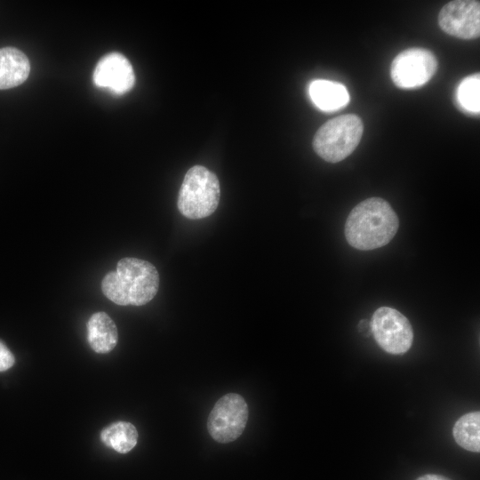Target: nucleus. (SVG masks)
<instances>
[{
  "label": "nucleus",
  "mask_w": 480,
  "mask_h": 480,
  "mask_svg": "<svg viewBox=\"0 0 480 480\" xmlns=\"http://www.w3.org/2000/svg\"><path fill=\"white\" fill-rule=\"evenodd\" d=\"M248 405L236 393L221 396L214 404L207 420V429L213 440L227 444L236 440L248 421Z\"/></svg>",
  "instance_id": "39448f33"
},
{
  "label": "nucleus",
  "mask_w": 480,
  "mask_h": 480,
  "mask_svg": "<svg viewBox=\"0 0 480 480\" xmlns=\"http://www.w3.org/2000/svg\"><path fill=\"white\" fill-rule=\"evenodd\" d=\"M87 340L96 353L106 354L117 344V328L111 317L105 312H96L87 322Z\"/></svg>",
  "instance_id": "9b49d317"
},
{
  "label": "nucleus",
  "mask_w": 480,
  "mask_h": 480,
  "mask_svg": "<svg viewBox=\"0 0 480 480\" xmlns=\"http://www.w3.org/2000/svg\"><path fill=\"white\" fill-rule=\"evenodd\" d=\"M456 101L461 109L471 114L480 112V76L478 73L463 78L456 90Z\"/></svg>",
  "instance_id": "2eb2a0df"
},
{
  "label": "nucleus",
  "mask_w": 480,
  "mask_h": 480,
  "mask_svg": "<svg viewBox=\"0 0 480 480\" xmlns=\"http://www.w3.org/2000/svg\"><path fill=\"white\" fill-rule=\"evenodd\" d=\"M363 132L364 124L358 116L347 114L334 117L317 130L313 148L326 162H340L356 148Z\"/></svg>",
  "instance_id": "20e7f679"
},
{
  "label": "nucleus",
  "mask_w": 480,
  "mask_h": 480,
  "mask_svg": "<svg viewBox=\"0 0 480 480\" xmlns=\"http://www.w3.org/2000/svg\"><path fill=\"white\" fill-rule=\"evenodd\" d=\"M416 480H451L450 478L436 474H426L419 476Z\"/></svg>",
  "instance_id": "f3484780"
},
{
  "label": "nucleus",
  "mask_w": 480,
  "mask_h": 480,
  "mask_svg": "<svg viewBox=\"0 0 480 480\" xmlns=\"http://www.w3.org/2000/svg\"><path fill=\"white\" fill-rule=\"evenodd\" d=\"M14 356L9 348L0 340V372L10 369L14 364Z\"/></svg>",
  "instance_id": "dca6fc26"
},
{
  "label": "nucleus",
  "mask_w": 480,
  "mask_h": 480,
  "mask_svg": "<svg viewBox=\"0 0 480 480\" xmlns=\"http://www.w3.org/2000/svg\"><path fill=\"white\" fill-rule=\"evenodd\" d=\"M308 92L313 103L325 112H332L344 108L350 99L345 85L324 79L311 82Z\"/></svg>",
  "instance_id": "f8f14e48"
},
{
  "label": "nucleus",
  "mask_w": 480,
  "mask_h": 480,
  "mask_svg": "<svg viewBox=\"0 0 480 480\" xmlns=\"http://www.w3.org/2000/svg\"><path fill=\"white\" fill-rule=\"evenodd\" d=\"M220 196V182L215 173L204 166L195 165L188 169L183 179L177 206L188 219H204L215 212Z\"/></svg>",
  "instance_id": "7ed1b4c3"
},
{
  "label": "nucleus",
  "mask_w": 480,
  "mask_h": 480,
  "mask_svg": "<svg viewBox=\"0 0 480 480\" xmlns=\"http://www.w3.org/2000/svg\"><path fill=\"white\" fill-rule=\"evenodd\" d=\"M438 24L446 34L474 39L480 35V3L476 0H456L443 6Z\"/></svg>",
  "instance_id": "6e6552de"
},
{
  "label": "nucleus",
  "mask_w": 480,
  "mask_h": 480,
  "mask_svg": "<svg viewBox=\"0 0 480 480\" xmlns=\"http://www.w3.org/2000/svg\"><path fill=\"white\" fill-rule=\"evenodd\" d=\"M398 227V217L391 205L380 197H370L352 209L344 233L352 247L370 251L388 244Z\"/></svg>",
  "instance_id": "f257e3e1"
},
{
  "label": "nucleus",
  "mask_w": 480,
  "mask_h": 480,
  "mask_svg": "<svg viewBox=\"0 0 480 480\" xmlns=\"http://www.w3.org/2000/svg\"><path fill=\"white\" fill-rule=\"evenodd\" d=\"M102 443L119 453H127L138 442L136 428L127 421H117L105 428L100 433Z\"/></svg>",
  "instance_id": "ddd939ff"
},
{
  "label": "nucleus",
  "mask_w": 480,
  "mask_h": 480,
  "mask_svg": "<svg viewBox=\"0 0 480 480\" xmlns=\"http://www.w3.org/2000/svg\"><path fill=\"white\" fill-rule=\"evenodd\" d=\"M92 78L96 86L107 88L117 95L129 92L135 83L132 66L119 52H111L101 58L94 68Z\"/></svg>",
  "instance_id": "1a4fd4ad"
},
{
  "label": "nucleus",
  "mask_w": 480,
  "mask_h": 480,
  "mask_svg": "<svg viewBox=\"0 0 480 480\" xmlns=\"http://www.w3.org/2000/svg\"><path fill=\"white\" fill-rule=\"evenodd\" d=\"M455 442L463 449L479 452L480 451V413L471 412L462 415L452 428Z\"/></svg>",
  "instance_id": "4468645a"
},
{
  "label": "nucleus",
  "mask_w": 480,
  "mask_h": 480,
  "mask_svg": "<svg viewBox=\"0 0 480 480\" xmlns=\"http://www.w3.org/2000/svg\"><path fill=\"white\" fill-rule=\"evenodd\" d=\"M159 274L150 262L137 258H123L115 271L101 282L105 296L120 306H142L158 292Z\"/></svg>",
  "instance_id": "f03ea898"
},
{
  "label": "nucleus",
  "mask_w": 480,
  "mask_h": 480,
  "mask_svg": "<svg viewBox=\"0 0 480 480\" xmlns=\"http://www.w3.org/2000/svg\"><path fill=\"white\" fill-rule=\"evenodd\" d=\"M371 328L378 345L387 353L402 355L412 345L413 330L398 310L380 307L372 315Z\"/></svg>",
  "instance_id": "423d86ee"
},
{
  "label": "nucleus",
  "mask_w": 480,
  "mask_h": 480,
  "mask_svg": "<svg viewBox=\"0 0 480 480\" xmlns=\"http://www.w3.org/2000/svg\"><path fill=\"white\" fill-rule=\"evenodd\" d=\"M434 53L425 48H408L399 52L390 67L393 83L402 89H414L427 84L437 69Z\"/></svg>",
  "instance_id": "0eeeda50"
},
{
  "label": "nucleus",
  "mask_w": 480,
  "mask_h": 480,
  "mask_svg": "<svg viewBox=\"0 0 480 480\" xmlns=\"http://www.w3.org/2000/svg\"><path fill=\"white\" fill-rule=\"evenodd\" d=\"M29 72L30 63L24 52L14 47L0 48V90L21 84Z\"/></svg>",
  "instance_id": "9d476101"
}]
</instances>
